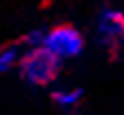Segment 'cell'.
I'll use <instances>...</instances> for the list:
<instances>
[{"mask_svg": "<svg viewBox=\"0 0 124 115\" xmlns=\"http://www.w3.org/2000/svg\"><path fill=\"white\" fill-rule=\"evenodd\" d=\"M42 46L46 49V51H51L62 62V60H69V58L80 55L82 46H84V40H82L80 31H78L75 27L60 24V27H53L49 33H44Z\"/></svg>", "mask_w": 124, "mask_h": 115, "instance_id": "7a4b0ae2", "label": "cell"}, {"mask_svg": "<svg viewBox=\"0 0 124 115\" xmlns=\"http://www.w3.org/2000/svg\"><path fill=\"white\" fill-rule=\"evenodd\" d=\"M95 33H98L100 44H104L108 49L122 46L124 44V13L117 9H106L98 18Z\"/></svg>", "mask_w": 124, "mask_h": 115, "instance_id": "3957f363", "label": "cell"}, {"mask_svg": "<svg viewBox=\"0 0 124 115\" xmlns=\"http://www.w3.org/2000/svg\"><path fill=\"white\" fill-rule=\"evenodd\" d=\"M58 69H60V60L51 51H46L44 46H31L20 60L22 77L36 86H44L53 82V77L58 75Z\"/></svg>", "mask_w": 124, "mask_h": 115, "instance_id": "6da1fadb", "label": "cell"}, {"mask_svg": "<svg viewBox=\"0 0 124 115\" xmlns=\"http://www.w3.org/2000/svg\"><path fill=\"white\" fill-rule=\"evenodd\" d=\"M80 97H82V91L80 89H62V91H55L53 93V102L62 108V111H75L80 106Z\"/></svg>", "mask_w": 124, "mask_h": 115, "instance_id": "277c9868", "label": "cell"}, {"mask_svg": "<svg viewBox=\"0 0 124 115\" xmlns=\"http://www.w3.org/2000/svg\"><path fill=\"white\" fill-rule=\"evenodd\" d=\"M16 62H18V49L16 46H2L0 49V73L13 69Z\"/></svg>", "mask_w": 124, "mask_h": 115, "instance_id": "5b68a950", "label": "cell"}]
</instances>
